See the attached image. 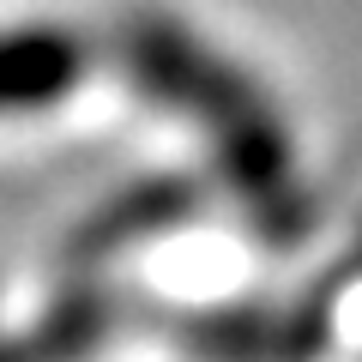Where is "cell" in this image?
I'll return each mask as SVG.
<instances>
[{
    "mask_svg": "<svg viewBox=\"0 0 362 362\" xmlns=\"http://www.w3.org/2000/svg\"><path fill=\"white\" fill-rule=\"evenodd\" d=\"M103 78V42L66 18L0 25V127H42Z\"/></svg>",
    "mask_w": 362,
    "mask_h": 362,
    "instance_id": "cell-1",
    "label": "cell"
}]
</instances>
